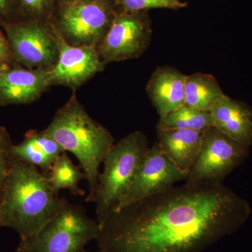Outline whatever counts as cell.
Listing matches in <instances>:
<instances>
[{
  "label": "cell",
  "mask_w": 252,
  "mask_h": 252,
  "mask_svg": "<svg viewBox=\"0 0 252 252\" xmlns=\"http://www.w3.org/2000/svg\"><path fill=\"white\" fill-rule=\"evenodd\" d=\"M18 12L17 0H0V21H9L14 14Z\"/></svg>",
  "instance_id": "cb8c5ba5"
},
{
  "label": "cell",
  "mask_w": 252,
  "mask_h": 252,
  "mask_svg": "<svg viewBox=\"0 0 252 252\" xmlns=\"http://www.w3.org/2000/svg\"><path fill=\"white\" fill-rule=\"evenodd\" d=\"M14 252H32L28 248L27 245L26 244L23 243V242L20 241L19 245H18V248L16 249V251Z\"/></svg>",
  "instance_id": "484cf974"
},
{
  "label": "cell",
  "mask_w": 252,
  "mask_h": 252,
  "mask_svg": "<svg viewBox=\"0 0 252 252\" xmlns=\"http://www.w3.org/2000/svg\"><path fill=\"white\" fill-rule=\"evenodd\" d=\"M114 2L117 13L149 11L152 9L179 10L188 5L181 0H114Z\"/></svg>",
  "instance_id": "ffe728a7"
},
{
  "label": "cell",
  "mask_w": 252,
  "mask_h": 252,
  "mask_svg": "<svg viewBox=\"0 0 252 252\" xmlns=\"http://www.w3.org/2000/svg\"><path fill=\"white\" fill-rule=\"evenodd\" d=\"M48 177L55 193L59 195L60 190L67 189L73 195H85V191L79 187L80 181L86 180L85 174L80 166L72 161L67 152L58 158Z\"/></svg>",
  "instance_id": "ac0fdd59"
},
{
  "label": "cell",
  "mask_w": 252,
  "mask_h": 252,
  "mask_svg": "<svg viewBox=\"0 0 252 252\" xmlns=\"http://www.w3.org/2000/svg\"><path fill=\"white\" fill-rule=\"evenodd\" d=\"M56 3L55 0H17L18 12L21 19L50 21Z\"/></svg>",
  "instance_id": "44dd1931"
},
{
  "label": "cell",
  "mask_w": 252,
  "mask_h": 252,
  "mask_svg": "<svg viewBox=\"0 0 252 252\" xmlns=\"http://www.w3.org/2000/svg\"><path fill=\"white\" fill-rule=\"evenodd\" d=\"M212 126H214L213 120L210 112L185 105L160 118L157 129H185L203 132Z\"/></svg>",
  "instance_id": "d6986e66"
},
{
  "label": "cell",
  "mask_w": 252,
  "mask_h": 252,
  "mask_svg": "<svg viewBox=\"0 0 252 252\" xmlns=\"http://www.w3.org/2000/svg\"><path fill=\"white\" fill-rule=\"evenodd\" d=\"M56 32L59 58L56 65L49 71V85L65 86L76 91L102 72L106 64L97 48L70 45Z\"/></svg>",
  "instance_id": "8fae6325"
},
{
  "label": "cell",
  "mask_w": 252,
  "mask_h": 252,
  "mask_svg": "<svg viewBox=\"0 0 252 252\" xmlns=\"http://www.w3.org/2000/svg\"><path fill=\"white\" fill-rule=\"evenodd\" d=\"M251 213L248 200L223 185L185 184L114 210L96 241L103 252H202Z\"/></svg>",
  "instance_id": "6da1fadb"
},
{
  "label": "cell",
  "mask_w": 252,
  "mask_h": 252,
  "mask_svg": "<svg viewBox=\"0 0 252 252\" xmlns=\"http://www.w3.org/2000/svg\"><path fill=\"white\" fill-rule=\"evenodd\" d=\"M189 172L182 171L176 166L156 142L149 147L140 171L122 206L163 193L175 187L177 182L186 181Z\"/></svg>",
  "instance_id": "30bf717a"
},
{
  "label": "cell",
  "mask_w": 252,
  "mask_h": 252,
  "mask_svg": "<svg viewBox=\"0 0 252 252\" xmlns=\"http://www.w3.org/2000/svg\"><path fill=\"white\" fill-rule=\"evenodd\" d=\"M117 14L114 0L57 5L50 22L67 44L97 48Z\"/></svg>",
  "instance_id": "8992f818"
},
{
  "label": "cell",
  "mask_w": 252,
  "mask_h": 252,
  "mask_svg": "<svg viewBox=\"0 0 252 252\" xmlns=\"http://www.w3.org/2000/svg\"><path fill=\"white\" fill-rule=\"evenodd\" d=\"M187 77L171 66L158 67L152 74L147 93L160 118L185 105Z\"/></svg>",
  "instance_id": "4fadbf2b"
},
{
  "label": "cell",
  "mask_w": 252,
  "mask_h": 252,
  "mask_svg": "<svg viewBox=\"0 0 252 252\" xmlns=\"http://www.w3.org/2000/svg\"><path fill=\"white\" fill-rule=\"evenodd\" d=\"M11 152L15 158L37 167L49 176L54 162L65 151L43 130H31L26 132L21 143L13 145Z\"/></svg>",
  "instance_id": "2e32d148"
},
{
  "label": "cell",
  "mask_w": 252,
  "mask_h": 252,
  "mask_svg": "<svg viewBox=\"0 0 252 252\" xmlns=\"http://www.w3.org/2000/svg\"><path fill=\"white\" fill-rule=\"evenodd\" d=\"M43 132L77 158L89 187L85 201L94 203L100 175L99 165L115 144L112 134L91 117L77 98L76 91L58 109Z\"/></svg>",
  "instance_id": "3957f363"
},
{
  "label": "cell",
  "mask_w": 252,
  "mask_h": 252,
  "mask_svg": "<svg viewBox=\"0 0 252 252\" xmlns=\"http://www.w3.org/2000/svg\"><path fill=\"white\" fill-rule=\"evenodd\" d=\"M13 145L9 132L4 126H0V201L14 160L11 152Z\"/></svg>",
  "instance_id": "7402d4cb"
},
{
  "label": "cell",
  "mask_w": 252,
  "mask_h": 252,
  "mask_svg": "<svg viewBox=\"0 0 252 252\" xmlns=\"http://www.w3.org/2000/svg\"><path fill=\"white\" fill-rule=\"evenodd\" d=\"M152 34L149 11L117 13L97 51L105 64L138 59L150 46Z\"/></svg>",
  "instance_id": "9c48e42d"
},
{
  "label": "cell",
  "mask_w": 252,
  "mask_h": 252,
  "mask_svg": "<svg viewBox=\"0 0 252 252\" xmlns=\"http://www.w3.org/2000/svg\"><path fill=\"white\" fill-rule=\"evenodd\" d=\"M102 252V251H100V250H98V251L97 252H91V251H87V250H84V252Z\"/></svg>",
  "instance_id": "4316f807"
},
{
  "label": "cell",
  "mask_w": 252,
  "mask_h": 252,
  "mask_svg": "<svg viewBox=\"0 0 252 252\" xmlns=\"http://www.w3.org/2000/svg\"><path fill=\"white\" fill-rule=\"evenodd\" d=\"M250 147L230 138L215 126L203 132L198 158L189 172L187 185H223L227 176L246 160Z\"/></svg>",
  "instance_id": "ba28073f"
},
{
  "label": "cell",
  "mask_w": 252,
  "mask_h": 252,
  "mask_svg": "<svg viewBox=\"0 0 252 252\" xmlns=\"http://www.w3.org/2000/svg\"><path fill=\"white\" fill-rule=\"evenodd\" d=\"M214 126L239 143L252 145V107L223 94L210 110Z\"/></svg>",
  "instance_id": "5bb4252c"
},
{
  "label": "cell",
  "mask_w": 252,
  "mask_h": 252,
  "mask_svg": "<svg viewBox=\"0 0 252 252\" xmlns=\"http://www.w3.org/2000/svg\"><path fill=\"white\" fill-rule=\"evenodd\" d=\"M12 54L6 36L0 31V71L12 66L14 63Z\"/></svg>",
  "instance_id": "603a6c76"
},
{
  "label": "cell",
  "mask_w": 252,
  "mask_h": 252,
  "mask_svg": "<svg viewBox=\"0 0 252 252\" xmlns=\"http://www.w3.org/2000/svg\"><path fill=\"white\" fill-rule=\"evenodd\" d=\"M157 143L182 171L189 172L198 158L203 132L185 129H157Z\"/></svg>",
  "instance_id": "9a60e30c"
},
{
  "label": "cell",
  "mask_w": 252,
  "mask_h": 252,
  "mask_svg": "<svg viewBox=\"0 0 252 252\" xmlns=\"http://www.w3.org/2000/svg\"><path fill=\"white\" fill-rule=\"evenodd\" d=\"M54 192L49 177L37 167L14 158L0 201V227L32 236L67 201Z\"/></svg>",
  "instance_id": "7a4b0ae2"
},
{
  "label": "cell",
  "mask_w": 252,
  "mask_h": 252,
  "mask_svg": "<svg viewBox=\"0 0 252 252\" xmlns=\"http://www.w3.org/2000/svg\"><path fill=\"white\" fill-rule=\"evenodd\" d=\"M93 0H55L56 5L77 4V3L88 2Z\"/></svg>",
  "instance_id": "d4e9b609"
},
{
  "label": "cell",
  "mask_w": 252,
  "mask_h": 252,
  "mask_svg": "<svg viewBox=\"0 0 252 252\" xmlns=\"http://www.w3.org/2000/svg\"><path fill=\"white\" fill-rule=\"evenodd\" d=\"M149 148L147 136L142 131L136 130L114 144L104 158L94 200L99 225L122 206Z\"/></svg>",
  "instance_id": "277c9868"
},
{
  "label": "cell",
  "mask_w": 252,
  "mask_h": 252,
  "mask_svg": "<svg viewBox=\"0 0 252 252\" xmlns=\"http://www.w3.org/2000/svg\"><path fill=\"white\" fill-rule=\"evenodd\" d=\"M99 224L81 205L68 200L37 233L21 238L32 252H82L97 238Z\"/></svg>",
  "instance_id": "5b68a950"
},
{
  "label": "cell",
  "mask_w": 252,
  "mask_h": 252,
  "mask_svg": "<svg viewBox=\"0 0 252 252\" xmlns=\"http://www.w3.org/2000/svg\"><path fill=\"white\" fill-rule=\"evenodd\" d=\"M185 92L186 106L207 112L224 94L216 78L201 72L187 75Z\"/></svg>",
  "instance_id": "e0dca14e"
},
{
  "label": "cell",
  "mask_w": 252,
  "mask_h": 252,
  "mask_svg": "<svg viewBox=\"0 0 252 252\" xmlns=\"http://www.w3.org/2000/svg\"><path fill=\"white\" fill-rule=\"evenodd\" d=\"M49 87V71L28 69L14 63L0 71V105L32 103Z\"/></svg>",
  "instance_id": "7c38bea8"
},
{
  "label": "cell",
  "mask_w": 252,
  "mask_h": 252,
  "mask_svg": "<svg viewBox=\"0 0 252 252\" xmlns=\"http://www.w3.org/2000/svg\"><path fill=\"white\" fill-rule=\"evenodd\" d=\"M15 64L51 70L59 58L56 31L50 21L20 19L1 22Z\"/></svg>",
  "instance_id": "52a82bcc"
}]
</instances>
